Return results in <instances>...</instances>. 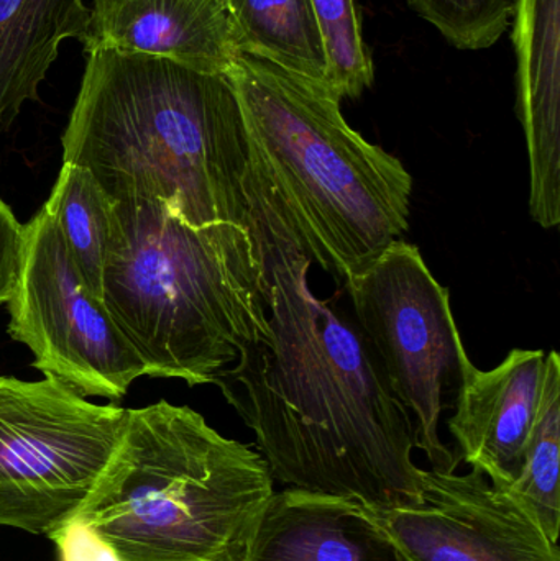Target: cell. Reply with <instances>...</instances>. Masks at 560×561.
<instances>
[{"label": "cell", "mask_w": 560, "mask_h": 561, "mask_svg": "<svg viewBox=\"0 0 560 561\" xmlns=\"http://www.w3.org/2000/svg\"><path fill=\"white\" fill-rule=\"evenodd\" d=\"M266 330L213 379L255 435L273 480L358 501L416 504V431L354 319L309 286L312 263L285 207L249 164L243 181Z\"/></svg>", "instance_id": "1"}, {"label": "cell", "mask_w": 560, "mask_h": 561, "mask_svg": "<svg viewBox=\"0 0 560 561\" xmlns=\"http://www.w3.org/2000/svg\"><path fill=\"white\" fill-rule=\"evenodd\" d=\"M112 203H160L191 227L243 226L249 131L227 75L95 49L61 138Z\"/></svg>", "instance_id": "2"}, {"label": "cell", "mask_w": 560, "mask_h": 561, "mask_svg": "<svg viewBox=\"0 0 560 561\" xmlns=\"http://www.w3.org/2000/svg\"><path fill=\"white\" fill-rule=\"evenodd\" d=\"M250 167L285 207L309 262L345 280L410 229L413 178L345 122L341 99L256 56L227 72Z\"/></svg>", "instance_id": "3"}, {"label": "cell", "mask_w": 560, "mask_h": 561, "mask_svg": "<svg viewBox=\"0 0 560 561\" xmlns=\"http://www.w3.org/2000/svg\"><path fill=\"white\" fill-rule=\"evenodd\" d=\"M104 306L147 376L213 385L266 330L250 230L191 227L160 203H114Z\"/></svg>", "instance_id": "4"}, {"label": "cell", "mask_w": 560, "mask_h": 561, "mask_svg": "<svg viewBox=\"0 0 560 561\" xmlns=\"http://www.w3.org/2000/svg\"><path fill=\"white\" fill-rule=\"evenodd\" d=\"M273 483L259 451L187 405L160 401L127 409L75 519L115 561H239Z\"/></svg>", "instance_id": "5"}, {"label": "cell", "mask_w": 560, "mask_h": 561, "mask_svg": "<svg viewBox=\"0 0 560 561\" xmlns=\"http://www.w3.org/2000/svg\"><path fill=\"white\" fill-rule=\"evenodd\" d=\"M354 320L381 366L391 392L410 411L416 448L431 470L453 473L456 455L439 437V422L454 409L472 365L450 307L420 249L391 243L367 268L345 279Z\"/></svg>", "instance_id": "6"}, {"label": "cell", "mask_w": 560, "mask_h": 561, "mask_svg": "<svg viewBox=\"0 0 560 561\" xmlns=\"http://www.w3.org/2000/svg\"><path fill=\"white\" fill-rule=\"evenodd\" d=\"M127 409L56 378L0 376V527L46 536L75 519L124 434Z\"/></svg>", "instance_id": "7"}, {"label": "cell", "mask_w": 560, "mask_h": 561, "mask_svg": "<svg viewBox=\"0 0 560 561\" xmlns=\"http://www.w3.org/2000/svg\"><path fill=\"white\" fill-rule=\"evenodd\" d=\"M19 286L10 297L7 332L28 346L32 366L82 398L122 401L144 362L85 286L45 207L25 226Z\"/></svg>", "instance_id": "8"}, {"label": "cell", "mask_w": 560, "mask_h": 561, "mask_svg": "<svg viewBox=\"0 0 560 561\" xmlns=\"http://www.w3.org/2000/svg\"><path fill=\"white\" fill-rule=\"evenodd\" d=\"M374 516L408 561H560L559 543L473 468L423 471L416 504Z\"/></svg>", "instance_id": "9"}, {"label": "cell", "mask_w": 560, "mask_h": 561, "mask_svg": "<svg viewBox=\"0 0 560 561\" xmlns=\"http://www.w3.org/2000/svg\"><path fill=\"white\" fill-rule=\"evenodd\" d=\"M546 352L515 348L489 371L470 365L447 421L460 457L505 491L522 470L538 415Z\"/></svg>", "instance_id": "10"}, {"label": "cell", "mask_w": 560, "mask_h": 561, "mask_svg": "<svg viewBox=\"0 0 560 561\" xmlns=\"http://www.w3.org/2000/svg\"><path fill=\"white\" fill-rule=\"evenodd\" d=\"M85 55L95 49L157 56L227 75L236 35L222 0H92Z\"/></svg>", "instance_id": "11"}, {"label": "cell", "mask_w": 560, "mask_h": 561, "mask_svg": "<svg viewBox=\"0 0 560 561\" xmlns=\"http://www.w3.org/2000/svg\"><path fill=\"white\" fill-rule=\"evenodd\" d=\"M518 117L529 160V214L560 224V0H518L513 16Z\"/></svg>", "instance_id": "12"}, {"label": "cell", "mask_w": 560, "mask_h": 561, "mask_svg": "<svg viewBox=\"0 0 560 561\" xmlns=\"http://www.w3.org/2000/svg\"><path fill=\"white\" fill-rule=\"evenodd\" d=\"M239 561H408L364 504L286 488L273 493Z\"/></svg>", "instance_id": "13"}, {"label": "cell", "mask_w": 560, "mask_h": 561, "mask_svg": "<svg viewBox=\"0 0 560 561\" xmlns=\"http://www.w3.org/2000/svg\"><path fill=\"white\" fill-rule=\"evenodd\" d=\"M91 9L84 0H0V134L12 127L66 38L84 43Z\"/></svg>", "instance_id": "14"}, {"label": "cell", "mask_w": 560, "mask_h": 561, "mask_svg": "<svg viewBox=\"0 0 560 561\" xmlns=\"http://www.w3.org/2000/svg\"><path fill=\"white\" fill-rule=\"evenodd\" d=\"M222 3L239 53L265 59L332 92L328 58L309 0H222Z\"/></svg>", "instance_id": "15"}, {"label": "cell", "mask_w": 560, "mask_h": 561, "mask_svg": "<svg viewBox=\"0 0 560 561\" xmlns=\"http://www.w3.org/2000/svg\"><path fill=\"white\" fill-rule=\"evenodd\" d=\"M85 286L104 302V270L114 203L88 168L62 161L45 206Z\"/></svg>", "instance_id": "16"}, {"label": "cell", "mask_w": 560, "mask_h": 561, "mask_svg": "<svg viewBox=\"0 0 560 561\" xmlns=\"http://www.w3.org/2000/svg\"><path fill=\"white\" fill-rule=\"evenodd\" d=\"M560 358L546 355L538 415L526 445L522 470L506 493L536 520L552 542L560 530Z\"/></svg>", "instance_id": "17"}, {"label": "cell", "mask_w": 560, "mask_h": 561, "mask_svg": "<svg viewBox=\"0 0 560 561\" xmlns=\"http://www.w3.org/2000/svg\"><path fill=\"white\" fill-rule=\"evenodd\" d=\"M328 58L335 98L357 99L375 79L370 49L362 33L355 0H309Z\"/></svg>", "instance_id": "18"}, {"label": "cell", "mask_w": 560, "mask_h": 561, "mask_svg": "<svg viewBox=\"0 0 560 561\" xmlns=\"http://www.w3.org/2000/svg\"><path fill=\"white\" fill-rule=\"evenodd\" d=\"M411 9L459 49H487L512 25L518 0H408Z\"/></svg>", "instance_id": "19"}, {"label": "cell", "mask_w": 560, "mask_h": 561, "mask_svg": "<svg viewBox=\"0 0 560 561\" xmlns=\"http://www.w3.org/2000/svg\"><path fill=\"white\" fill-rule=\"evenodd\" d=\"M25 243V226L0 197V306L9 302L19 286Z\"/></svg>", "instance_id": "20"}, {"label": "cell", "mask_w": 560, "mask_h": 561, "mask_svg": "<svg viewBox=\"0 0 560 561\" xmlns=\"http://www.w3.org/2000/svg\"><path fill=\"white\" fill-rule=\"evenodd\" d=\"M58 547L59 561H115L105 547L76 519L49 534Z\"/></svg>", "instance_id": "21"}]
</instances>
